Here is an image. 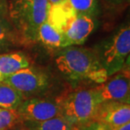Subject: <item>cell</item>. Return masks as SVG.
I'll use <instances>...</instances> for the list:
<instances>
[{
	"label": "cell",
	"mask_w": 130,
	"mask_h": 130,
	"mask_svg": "<svg viewBox=\"0 0 130 130\" xmlns=\"http://www.w3.org/2000/svg\"><path fill=\"white\" fill-rule=\"evenodd\" d=\"M21 123V119L15 110L0 108V130H11Z\"/></svg>",
	"instance_id": "obj_16"
},
{
	"label": "cell",
	"mask_w": 130,
	"mask_h": 130,
	"mask_svg": "<svg viewBox=\"0 0 130 130\" xmlns=\"http://www.w3.org/2000/svg\"><path fill=\"white\" fill-rule=\"evenodd\" d=\"M95 52L107 76L122 71L130 53V27L128 23L120 27L110 37L96 46Z\"/></svg>",
	"instance_id": "obj_3"
},
{
	"label": "cell",
	"mask_w": 130,
	"mask_h": 130,
	"mask_svg": "<svg viewBox=\"0 0 130 130\" xmlns=\"http://www.w3.org/2000/svg\"><path fill=\"white\" fill-rule=\"evenodd\" d=\"M106 1H107L108 3L114 5H121L124 4V3H126L128 0H106Z\"/></svg>",
	"instance_id": "obj_20"
},
{
	"label": "cell",
	"mask_w": 130,
	"mask_h": 130,
	"mask_svg": "<svg viewBox=\"0 0 130 130\" xmlns=\"http://www.w3.org/2000/svg\"><path fill=\"white\" fill-rule=\"evenodd\" d=\"M100 103L103 101H119L129 103L130 83L128 72H118L117 74L94 88Z\"/></svg>",
	"instance_id": "obj_8"
},
{
	"label": "cell",
	"mask_w": 130,
	"mask_h": 130,
	"mask_svg": "<svg viewBox=\"0 0 130 130\" xmlns=\"http://www.w3.org/2000/svg\"><path fill=\"white\" fill-rule=\"evenodd\" d=\"M30 65L29 58L21 52H12L0 55V73L4 78Z\"/></svg>",
	"instance_id": "obj_11"
},
{
	"label": "cell",
	"mask_w": 130,
	"mask_h": 130,
	"mask_svg": "<svg viewBox=\"0 0 130 130\" xmlns=\"http://www.w3.org/2000/svg\"><path fill=\"white\" fill-rule=\"evenodd\" d=\"M11 130H28L23 125V123H19L18 125H16L15 127H14Z\"/></svg>",
	"instance_id": "obj_22"
},
{
	"label": "cell",
	"mask_w": 130,
	"mask_h": 130,
	"mask_svg": "<svg viewBox=\"0 0 130 130\" xmlns=\"http://www.w3.org/2000/svg\"><path fill=\"white\" fill-rule=\"evenodd\" d=\"M25 97L16 89L4 82H0V108L15 110Z\"/></svg>",
	"instance_id": "obj_13"
},
{
	"label": "cell",
	"mask_w": 130,
	"mask_h": 130,
	"mask_svg": "<svg viewBox=\"0 0 130 130\" xmlns=\"http://www.w3.org/2000/svg\"><path fill=\"white\" fill-rule=\"evenodd\" d=\"M93 121L110 126H118L129 123V103L103 101L98 105Z\"/></svg>",
	"instance_id": "obj_9"
},
{
	"label": "cell",
	"mask_w": 130,
	"mask_h": 130,
	"mask_svg": "<svg viewBox=\"0 0 130 130\" xmlns=\"http://www.w3.org/2000/svg\"><path fill=\"white\" fill-rule=\"evenodd\" d=\"M8 15V4L6 0H0V16Z\"/></svg>",
	"instance_id": "obj_19"
},
{
	"label": "cell",
	"mask_w": 130,
	"mask_h": 130,
	"mask_svg": "<svg viewBox=\"0 0 130 130\" xmlns=\"http://www.w3.org/2000/svg\"><path fill=\"white\" fill-rule=\"evenodd\" d=\"M3 82L11 85L27 98L47 90L50 78L43 70L29 66L5 77Z\"/></svg>",
	"instance_id": "obj_5"
},
{
	"label": "cell",
	"mask_w": 130,
	"mask_h": 130,
	"mask_svg": "<svg viewBox=\"0 0 130 130\" xmlns=\"http://www.w3.org/2000/svg\"><path fill=\"white\" fill-rule=\"evenodd\" d=\"M67 2V0H48L49 5L53 6V5H57V4H61L63 3Z\"/></svg>",
	"instance_id": "obj_21"
},
{
	"label": "cell",
	"mask_w": 130,
	"mask_h": 130,
	"mask_svg": "<svg viewBox=\"0 0 130 130\" xmlns=\"http://www.w3.org/2000/svg\"><path fill=\"white\" fill-rule=\"evenodd\" d=\"M18 115L24 121L41 122L62 115L61 98H25L16 109Z\"/></svg>",
	"instance_id": "obj_6"
},
{
	"label": "cell",
	"mask_w": 130,
	"mask_h": 130,
	"mask_svg": "<svg viewBox=\"0 0 130 130\" xmlns=\"http://www.w3.org/2000/svg\"><path fill=\"white\" fill-rule=\"evenodd\" d=\"M78 130H109L105 124L98 123V122L91 121L85 125L77 128Z\"/></svg>",
	"instance_id": "obj_17"
},
{
	"label": "cell",
	"mask_w": 130,
	"mask_h": 130,
	"mask_svg": "<svg viewBox=\"0 0 130 130\" xmlns=\"http://www.w3.org/2000/svg\"><path fill=\"white\" fill-rule=\"evenodd\" d=\"M18 42V38L7 16H0V49Z\"/></svg>",
	"instance_id": "obj_15"
},
{
	"label": "cell",
	"mask_w": 130,
	"mask_h": 130,
	"mask_svg": "<svg viewBox=\"0 0 130 130\" xmlns=\"http://www.w3.org/2000/svg\"><path fill=\"white\" fill-rule=\"evenodd\" d=\"M4 76L0 73V82H2L3 80H4Z\"/></svg>",
	"instance_id": "obj_23"
},
{
	"label": "cell",
	"mask_w": 130,
	"mask_h": 130,
	"mask_svg": "<svg viewBox=\"0 0 130 130\" xmlns=\"http://www.w3.org/2000/svg\"><path fill=\"white\" fill-rule=\"evenodd\" d=\"M60 98L62 115L76 128L93 121L100 104L94 88L75 90Z\"/></svg>",
	"instance_id": "obj_4"
},
{
	"label": "cell",
	"mask_w": 130,
	"mask_h": 130,
	"mask_svg": "<svg viewBox=\"0 0 130 130\" xmlns=\"http://www.w3.org/2000/svg\"><path fill=\"white\" fill-rule=\"evenodd\" d=\"M55 63L61 74L73 81L90 79L101 84L108 78L92 49L79 46L63 47L57 54Z\"/></svg>",
	"instance_id": "obj_1"
},
{
	"label": "cell",
	"mask_w": 130,
	"mask_h": 130,
	"mask_svg": "<svg viewBox=\"0 0 130 130\" xmlns=\"http://www.w3.org/2000/svg\"><path fill=\"white\" fill-rule=\"evenodd\" d=\"M105 125L109 130H130V122L118 126H110L106 125V124H105Z\"/></svg>",
	"instance_id": "obj_18"
},
{
	"label": "cell",
	"mask_w": 130,
	"mask_h": 130,
	"mask_svg": "<svg viewBox=\"0 0 130 130\" xmlns=\"http://www.w3.org/2000/svg\"><path fill=\"white\" fill-rule=\"evenodd\" d=\"M37 41L53 51H59L63 48L61 31L47 19L39 27L36 36V42Z\"/></svg>",
	"instance_id": "obj_10"
},
{
	"label": "cell",
	"mask_w": 130,
	"mask_h": 130,
	"mask_svg": "<svg viewBox=\"0 0 130 130\" xmlns=\"http://www.w3.org/2000/svg\"><path fill=\"white\" fill-rule=\"evenodd\" d=\"M75 14L95 18L99 14L97 0H67Z\"/></svg>",
	"instance_id": "obj_14"
},
{
	"label": "cell",
	"mask_w": 130,
	"mask_h": 130,
	"mask_svg": "<svg viewBox=\"0 0 130 130\" xmlns=\"http://www.w3.org/2000/svg\"><path fill=\"white\" fill-rule=\"evenodd\" d=\"M95 28V18L77 14H73L60 28L63 36V48L84 44Z\"/></svg>",
	"instance_id": "obj_7"
},
{
	"label": "cell",
	"mask_w": 130,
	"mask_h": 130,
	"mask_svg": "<svg viewBox=\"0 0 130 130\" xmlns=\"http://www.w3.org/2000/svg\"><path fill=\"white\" fill-rule=\"evenodd\" d=\"M49 6L48 0H13L8 4V16L19 43L36 42L38 29L47 19Z\"/></svg>",
	"instance_id": "obj_2"
},
{
	"label": "cell",
	"mask_w": 130,
	"mask_h": 130,
	"mask_svg": "<svg viewBox=\"0 0 130 130\" xmlns=\"http://www.w3.org/2000/svg\"><path fill=\"white\" fill-rule=\"evenodd\" d=\"M28 130H78L76 126L63 115L41 122H22Z\"/></svg>",
	"instance_id": "obj_12"
}]
</instances>
